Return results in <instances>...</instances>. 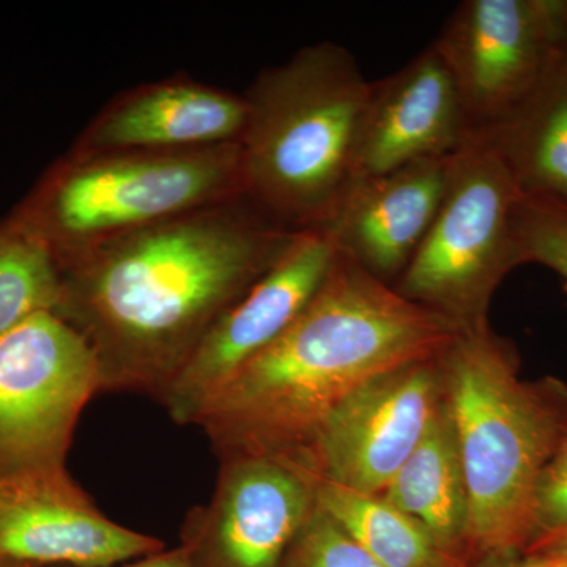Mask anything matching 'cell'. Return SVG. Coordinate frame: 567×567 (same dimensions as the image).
<instances>
[{
  "mask_svg": "<svg viewBox=\"0 0 567 567\" xmlns=\"http://www.w3.org/2000/svg\"><path fill=\"white\" fill-rule=\"evenodd\" d=\"M522 197L502 156L475 134L451 156L434 224L394 289L461 330L488 323L492 295L518 267L514 221Z\"/></svg>",
  "mask_w": 567,
  "mask_h": 567,
  "instance_id": "6",
  "label": "cell"
},
{
  "mask_svg": "<svg viewBox=\"0 0 567 567\" xmlns=\"http://www.w3.org/2000/svg\"><path fill=\"white\" fill-rule=\"evenodd\" d=\"M282 567H383L316 507Z\"/></svg>",
  "mask_w": 567,
  "mask_h": 567,
  "instance_id": "21",
  "label": "cell"
},
{
  "mask_svg": "<svg viewBox=\"0 0 567 567\" xmlns=\"http://www.w3.org/2000/svg\"><path fill=\"white\" fill-rule=\"evenodd\" d=\"M371 82L341 44L301 48L245 93L241 196L284 229L323 230L360 181Z\"/></svg>",
  "mask_w": 567,
  "mask_h": 567,
  "instance_id": "3",
  "label": "cell"
},
{
  "mask_svg": "<svg viewBox=\"0 0 567 567\" xmlns=\"http://www.w3.org/2000/svg\"><path fill=\"white\" fill-rule=\"evenodd\" d=\"M164 548L104 516L69 470L0 480V561L115 567Z\"/></svg>",
  "mask_w": 567,
  "mask_h": 567,
  "instance_id": "12",
  "label": "cell"
},
{
  "mask_svg": "<svg viewBox=\"0 0 567 567\" xmlns=\"http://www.w3.org/2000/svg\"><path fill=\"white\" fill-rule=\"evenodd\" d=\"M324 230H300L274 267L221 316L159 404L175 423L196 425L208 402L246 363L274 344L320 289L336 257Z\"/></svg>",
  "mask_w": 567,
  "mask_h": 567,
  "instance_id": "10",
  "label": "cell"
},
{
  "mask_svg": "<svg viewBox=\"0 0 567 567\" xmlns=\"http://www.w3.org/2000/svg\"><path fill=\"white\" fill-rule=\"evenodd\" d=\"M528 551H547V554L561 555L567 558V529L559 535L546 537V539L537 540L528 548Z\"/></svg>",
  "mask_w": 567,
  "mask_h": 567,
  "instance_id": "25",
  "label": "cell"
},
{
  "mask_svg": "<svg viewBox=\"0 0 567 567\" xmlns=\"http://www.w3.org/2000/svg\"><path fill=\"white\" fill-rule=\"evenodd\" d=\"M380 496L416 522L443 550L468 563L464 466L453 420L443 399L423 439Z\"/></svg>",
  "mask_w": 567,
  "mask_h": 567,
  "instance_id": "17",
  "label": "cell"
},
{
  "mask_svg": "<svg viewBox=\"0 0 567 567\" xmlns=\"http://www.w3.org/2000/svg\"><path fill=\"white\" fill-rule=\"evenodd\" d=\"M567 39V0H465L432 41L475 134L506 118Z\"/></svg>",
  "mask_w": 567,
  "mask_h": 567,
  "instance_id": "9",
  "label": "cell"
},
{
  "mask_svg": "<svg viewBox=\"0 0 567 567\" xmlns=\"http://www.w3.org/2000/svg\"><path fill=\"white\" fill-rule=\"evenodd\" d=\"M475 136L456 81L434 43L401 70L371 82L360 178L456 155Z\"/></svg>",
  "mask_w": 567,
  "mask_h": 567,
  "instance_id": "13",
  "label": "cell"
},
{
  "mask_svg": "<svg viewBox=\"0 0 567 567\" xmlns=\"http://www.w3.org/2000/svg\"><path fill=\"white\" fill-rule=\"evenodd\" d=\"M0 567H35V566L17 565V563L0 561Z\"/></svg>",
  "mask_w": 567,
  "mask_h": 567,
  "instance_id": "27",
  "label": "cell"
},
{
  "mask_svg": "<svg viewBox=\"0 0 567 567\" xmlns=\"http://www.w3.org/2000/svg\"><path fill=\"white\" fill-rule=\"evenodd\" d=\"M514 245L518 265L550 268L567 290V205L524 194L514 221Z\"/></svg>",
  "mask_w": 567,
  "mask_h": 567,
  "instance_id": "20",
  "label": "cell"
},
{
  "mask_svg": "<svg viewBox=\"0 0 567 567\" xmlns=\"http://www.w3.org/2000/svg\"><path fill=\"white\" fill-rule=\"evenodd\" d=\"M450 166L447 156L360 178L324 233L339 252L394 287L434 224Z\"/></svg>",
  "mask_w": 567,
  "mask_h": 567,
  "instance_id": "14",
  "label": "cell"
},
{
  "mask_svg": "<svg viewBox=\"0 0 567 567\" xmlns=\"http://www.w3.org/2000/svg\"><path fill=\"white\" fill-rule=\"evenodd\" d=\"M99 364L55 312L33 315L0 338V480L66 470Z\"/></svg>",
  "mask_w": 567,
  "mask_h": 567,
  "instance_id": "7",
  "label": "cell"
},
{
  "mask_svg": "<svg viewBox=\"0 0 567 567\" xmlns=\"http://www.w3.org/2000/svg\"><path fill=\"white\" fill-rule=\"evenodd\" d=\"M567 529V432L548 462L537 488L535 539L559 535ZM529 546V547H532ZM528 547V548H529Z\"/></svg>",
  "mask_w": 567,
  "mask_h": 567,
  "instance_id": "22",
  "label": "cell"
},
{
  "mask_svg": "<svg viewBox=\"0 0 567 567\" xmlns=\"http://www.w3.org/2000/svg\"><path fill=\"white\" fill-rule=\"evenodd\" d=\"M517 567H567V558L547 551H528L527 557L517 561Z\"/></svg>",
  "mask_w": 567,
  "mask_h": 567,
  "instance_id": "24",
  "label": "cell"
},
{
  "mask_svg": "<svg viewBox=\"0 0 567 567\" xmlns=\"http://www.w3.org/2000/svg\"><path fill=\"white\" fill-rule=\"evenodd\" d=\"M476 134L502 156L522 193L567 205V39L527 99Z\"/></svg>",
  "mask_w": 567,
  "mask_h": 567,
  "instance_id": "16",
  "label": "cell"
},
{
  "mask_svg": "<svg viewBox=\"0 0 567 567\" xmlns=\"http://www.w3.org/2000/svg\"><path fill=\"white\" fill-rule=\"evenodd\" d=\"M245 96L197 81L142 85L104 107L73 153L186 151L240 141Z\"/></svg>",
  "mask_w": 567,
  "mask_h": 567,
  "instance_id": "15",
  "label": "cell"
},
{
  "mask_svg": "<svg viewBox=\"0 0 567 567\" xmlns=\"http://www.w3.org/2000/svg\"><path fill=\"white\" fill-rule=\"evenodd\" d=\"M439 358L395 369L354 391L298 456L320 480L382 495L442 404Z\"/></svg>",
  "mask_w": 567,
  "mask_h": 567,
  "instance_id": "11",
  "label": "cell"
},
{
  "mask_svg": "<svg viewBox=\"0 0 567 567\" xmlns=\"http://www.w3.org/2000/svg\"><path fill=\"white\" fill-rule=\"evenodd\" d=\"M461 333L445 316L336 252L300 317L218 391L196 425L219 461L297 456L377 377L440 357Z\"/></svg>",
  "mask_w": 567,
  "mask_h": 567,
  "instance_id": "2",
  "label": "cell"
},
{
  "mask_svg": "<svg viewBox=\"0 0 567 567\" xmlns=\"http://www.w3.org/2000/svg\"><path fill=\"white\" fill-rule=\"evenodd\" d=\"M240 196L238 142L186 151L71 153L18 216L61 260Z\"/></svg>",
  "mask_w": 567,
  "mask_h": 567,
  "instance_id": "5",
  "label": "cell"
},
{
  "mask_svg": "<svg viewBox=\"0 0 567 567\" xmlns=\"http://www.w3.org/2000/svg\"><path fill=\"white\" fill-rule=\"evenodd\" d=\"M61 268L50 245L14 216L0 226V338L39 312H55Z\"/></svg>",
  "mask_w": 567,
  "mask_h": 567,
  "instance_id": "19",
  "label": "cell"
},
{
  "mask_svg": "<svg viewBox=\"0 0 567 567\" xmlns=\"http://www.w3.org/2000/svg\"><path fill=\"white\" fill-rule=\"evenodd\" d=\"M466 567H517V561H513V559L507 557L486 558L475 566L468 565Z\"/></svg>",
  "mask_w": 567,
  "mask_h": 567,
  "instance_id": "26",
  "label": "cell"
},
{
  "mask_svg": "<svg viewBox=\"0 0 567 567\" xmlns=\"http://www.w3.org/2000/svg\"><path fill=\"white\" fill-rule=\"evenodd\" d=\"M317 507L383 567H466L380 495L317 477Z\"/></svg>",
  "mask_w": 567,
  "mask_h": 567,
  "instance_id": "18",
  "label": "cell"
},
{
  "mask_svg": "<svg viewBox=\"0 0 567 567\" xmlns=\"http://www.w3.org/2000/svg\"><path fill=\"white\" fill-rule=\"evenodd\" d=\"M439 364L468 495L465 558L528 550L540 477L567 432L566 394L522 380L488 323L462 330Z\"/></svg>",
  "mask_w": 567,
  "mask_h": 567,
  "instance_id": "4",
  "label": "cell"
},
{
  "mask_svg": "<svg viewBox=\"0 0 567 567\" xmlns=\"http://www.w3.org/2000/svg\"><path fill=\"white\" fill-rule=\"evenodd\" d=\"M115 567H193L189 563L188 555L182 547L173 548V550L156 551V554L148 555L133 559V561L125 563V565Z\"/></svg>",
  "mask_w": 567,
  "mask_h": 567,
  "instance_id": "23",
  "label": "cell"
},
{
  "mask_svg": "<svg viewBox=\"0 0 567 567\" xmlns=\"http://www.w3.org/2000/svg\"><path fill=\"white\" fill-rule=\"evenodd\" d=\"M293 234L240 196L118 235L58 260L55 315L91 347L102 393L159 402Z\"/></svg>",
  "mask_w": 567,
  "mask_h": 567,
  "instance_id": "1",
  "label": "cell"
},
{
  "mask_svg": "<svg viewBox=\"0 0 567 567\" xmlns=\"http://www.w3.org/2000/svg\"><path fill=\"white\" fill-rule=\"evenodd\" d=\"M316 488L300 456L224 458L210 502L186 514L181 547L193 567H282L315 514Z\"/></svg>",
  "mask_w": 567,
  "mask_h": 567,
  "instance_id": "8",
  "label": "cell"
}]
</instances>
